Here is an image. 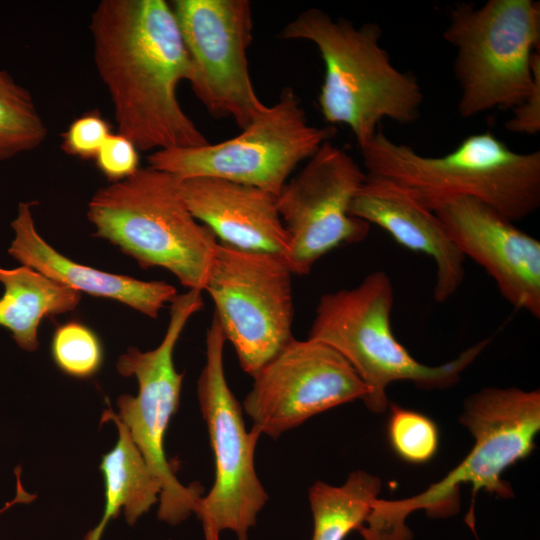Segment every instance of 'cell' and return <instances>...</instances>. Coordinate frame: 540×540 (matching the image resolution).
<instances>
[{
	"instance_id": "9c48e42d",
	"label": "cell",
	"mask_w": 540,
	"mask_h": 540,
	"mask_svg": "<svg viewBox=\"0 0 540 540\" xmlns=\"http://www.w3.org/2000/svg\"><path fill=\"white\" fill-rule=\"evenodd\" d=\"M203 306L202 292L188 290L171 302L169 323L161 343L149 351L129 347L116 363L118 373L134 376L136 396L121 395L117 400L119 420L127 427L147 465L161 484L158 518L177 525L196 513L203 488L181 484L166 458L164 439L176 413L183 384V373L174 364V350L188 320Z\"/></svg>"
},
{
	"instance_id": "7c38bea8",
	"label": "cell",
	"mask_w": 540,
	"mask_h": 540,
	"mask_svg": "<svg viewBox=\"0 0 540 540\" xmlns=\"http://www.w3.org/2000/svg\"><path fill=\"white\" fill-rule=\"evenodd\" d=\"M191 64L188 82L213 117L245 128L266 106L249 71L253 17L248 0H175L170 3Z\"/></svg>"
},
{
	"instance_id": "44dd1931",
	"label": "cell",
	"mask_w": 540,
	"mask_h": 540,
	"mask_svg": "<svg viewBox=\"0 0 540 540\" xmlns=\"http://www.w3.org/2000/svg\"><path fill=\"white\" fill-rule=\"evenodd\" d=\"M381 490V480L366 471L349 474L344 484L316 481L309 489L313 515L312 540H344L365 523Z\"/></svg>"
},
{
	"instance_id": "2e32d148",
	"label": "cell",
	"mask_w": 540,
	"mask_h": 540,
	"mask_svg": "<svg viewBox=\"0 0 540 540\" xmlns=\"http://www.w3.org/2000/svg\"><path fill=\"white\" fill-rule=\"evenodd\" d=\"M350 214L388 232L400 245L426 254L436 265L433 296L452 297L465 277L464 259L436 214L409 191L385 178H366L350 206Z\"/></svg>"
},
{
	"instance_id": "8fae6325",
	"label": "cell",
	"mask_w": 540,
	"mask_h": 540,
	"mask_svg": "<svg viewBox=\"0 0 540 540\" xmlns=\"http://www.w3.org/2000/svg\"><path fill=\"white\" fill-rule=\"evenodd\" d=\"M292 275L283 255L216 246L204 291L250 376L294 338Z\"/></svg>"
},
{
	"instance_id": "277c9868",
	"label": "cell",
	"mask_w": 540,
	"mask_h": 540,
	"mask_svg": "<svg viewBox=\"0 0 540 540\" xmlns=\"http://www.w3.org/2000/svg\"><path fill=\"white\" fill-rule=\"evenodd\" d=\"M359 148L367 175L400 185L430 210L469 197L514 223L540 206V151L516 152L490 131L440 156L420 154L380 129Z\"/></svg>"
},
{
	"instance_id": "4fadbf2b",
	"label": "cell",
	"mask_w": 540,
	"mask_h": 540,
	"mask_svg": "<svg viewBox=\"0 0 540 540\" xmlns=\"http://www.w3.org/2000/svg\"><path fill=\"white\" fill-rule=\"evenodd\" d=\"M365 178L357 161L329 140L282 187L277 207L288 236L285 258L293 274L306 275L333 249L367 237L370 224L350 214Z\"/></svg>"
},
{
	"instance_id": "83f0119b",
	"label": "cell",
	"mask_w": 540,
	"mask_h": 540,
	"mask_svg": "<svg viewBox=\"0 0 540 540\" xmlns=\"http://www.w3.org/2000/svg\"><path fill=\"white\" fill-rule=\"evenodd\" d=\"M17 473H18L17 494H16L15 498L12 501L7 502L5 504V506L0 509V514H2L4 511H6L8 508L12 507L16 503L30 502L35 498V495L29 494L23 489V487L21 485V482H20V478H19V471H17Z\"/></svg>"
},
{
	"instance_id": "5b68a950",
	"label": "cell",
	"mask_w": 540,
	"mask_h": 540,
	"mask_svg": "<svg viewBox=\"0 0 540 540\" xmlns=\"http://www.w3.org/2000/svg\"><path fill=\"white\" fill-rule=\"evenodd\" d=\"M87 217L93 236L117 246L142 269L163 268L188 290L204 291L218 241L191 214L174 175L140 167L98 189Z\"/></svg>"
},
{
	"instance_id": "603a6c76",
	"label": "cell",
	"mask_w": 540,
	"mask_h": 540,
	"mask_svg": "<svg viewBox=\"0 0 540 540\" xmlns=\"http://www.w3.org/2000/svg\"><path fill=\"white\" fill-rule=\"evenodd\" d=\"M51 355L63 373L85 379L100 370L104 350L99 337L90 327L72 320L55 329L51 341Z\"/></svg>"
},
{
	"instance_id": "7a4b0ae2",
	"label": "cell",
	"mask_w": 540,
	"mask_h": 540,
	"mask_svg": "<svg viewBox=\"0 0 540 540\" xmlns=\"http://www.w3.org/2000/svg\"><path fill=\"white\" fill-rule=\"evenodd\" d=\"M378 23L356 26L317 8L302 11L281 31L285 40H305L318 49L324 78L318 104L325 121L347 126L359 147L385 119L411 124L424 96L416 77L393 65L381 46Z\"/></svg>"
},
{
	"instance_id": "30bf717a",
	"label": "cell",
	"mask_w": 540,
	"mask_h": 540,
	"mask_svg": "<svg viewBox=\"0 0 540 540\" xmlns=\"http://www.w3.org/2000/svg\"><path fill=\"white\" fill-rule=\"evenodd\" d=\"M225 343L213 315L206 332V360L197 381V395L214 455L215 477L196 514L205 534L231 530L238 540H248V532L268 500L255 469V449L261 434L245 428L242 406L225 375Z\"/></svg>"
},
{
	"instance_id": "4316f807",
	"label": "cell",
	"mask_w": 540,
	"mask_h": 540,
	"mask_svg": "<svg viewBox=\"0 0 540 540\" xmlns=\"http://www.w3.org/2000/svg\"><path fill=\"white\" fill-rule=\"evenodd\" d=\"M505 123L511 133L534 135L540 131V60L535 66L533 87L529 95L515 108Z\"/></svg>"
},
{
	"instance_id": "ba28073f",
	"label": "cell",
	"mask_w": 540,
	"mask_h": 540,
	"mask_svg": "<svg viewBox=\"0 0 540 540\" xmlns=\"http://www.w3.org/2000/svg\"><path fill=\"white\" fill-rule=\"evenodd\" d=\"M336 130L308 123L295 91L285 87L237 136L199 147L151 153L148 166L179 180L212 177L278 195L291 173L329 141Z\"/></svg>"
},
{
	"instance_id": "6da1fadb",
	"label": "cell",
	"mask_w": 540,
	"mask_h": 540,
	"mask_svg": "<svg viewBox=\"0 0 540 540\" xmlns=\"http://www.w3.org/2000/svg\"><path fill=\"white\" fill-rule=\"evenodd\" d=\"M89 29L118 133L140 151L209 143L177 97L180 82L190 78L191 64L170 3L102 0Z\"/></svg>"
},
{
	"instance_id": "9a60e30c",
	"label": "cell",
	"mask_w": 540,
	"mask_h": 540,
	"mask_svg": "<svg viewBox=\"0 0 540 540\" xmlns=\"http://www.w3.org/2000/svg\"><path fill=\"white\" fill-rule=\"evenodd\" d=\"M432 211L460 252L485 269L511 305L540 317L539 240L474 198H453Z\"/></svg>"
},
{
	"instance_id": "ac0fdd59",
	"label": "cell",
	"mask_w": 540,
	"mask_h": 540,
	"mask_svg": "<svg viewBox=\"0 0 540 540\" xmlns=\"http://www.w3.org/2000/svg\"><path fill=\"white\" fill-rule=\"evenodd\" d=\"M34 204L20 202L11 222L14 238L8 253L21 265L79 293L118 301L150 318H157L164 304L178 295L166 282L113 274L67 258L38 233L31 210Z\"/></svg>"
},
{
	"instance_id": "8992f818",
	"label": "cell",
	"mask_w": 540,
	"mask_h": 540,
	"mask_svg": "<svg viewBox=\"0 0 540 540\" xmlns=\"http://www.w3.org/2000/svg\"><path fill=\"white\" fill-rule=\"evenodd\" d=\"M394 290L383 271L367 275L357 286L324 293L316 306L308 338L340 353L368 388L362 399L374 413L389 406L388 386L410 381L424 390L446 389L488 345L482 340L455 359L428 366L418 362L395 337L391 325Z\"/></svg>"
},
{
	"instance_id": "e0dca14e",
	"label": "cell",
	"mask_w": 540,
	"mask_h": 540,
	"mask_svg": "<svg viewBox=\"0 0 540 540\" xmlns=\"http://www.w3.org/2000/svg\"><path fill=\"white\" fill-rule=\"evenodd\" d=\"M191 214L220 243L246 251L286 256L288 236L276 195L260 188L212 177L179 180Z\"/></svg>"
},
{
	"instance_id": "5bb4252c",
	"label": "cell",
	"mask_w": 540,
	"mask_h": 540,
	"mask_svg": "<svg viewBox=\"0 0 540 540\" xmlns=\"http://www.w3.org/2000/svg\"><path fill=\"white\" fill-rule=\"evenodd\" d=\"M243 401L252 428L273 439L307 419L363 399L368 388L348 361L317 340L293 338L252 376Z\"/></svg>"
},
{
	"instance_id": "ffe728a7",
	"label": "cell",
	"mask_w": 540,
	"mask_h": 540,
	"mask_svg": "<svg viewBox=\"0 0 540 540\" xmlns=\"http://www.w3.org/2000/svg\"><path fill=\"white\" fill-rule=\"evenodd\" d=\"M0 326L6 328L22 350L38 349V329L43 318L74 310L81 293L65 287L36 270L21 265L0 267Z\"/></svg>"
},
{
	"instance_id": "d6986e66",
	"label": "cell",
	"mask_w": 540,
	"mask_h": 540,
	"mask_svg": "<svg viewBox=\"0 0 540 540\" xmlns=\"http://www.w3.org/2000/svg\"><path fill=\"white\" fill-rule=\"evenodd\" d=\"M111 421L118 429L115 446L102 456L100 470L105 486V506L99 524L85 540H100L110 521L123 509L126 521L133 525L159 501L161 484L147 465L127 427L109 407L104 410L101 423Z\"/></svg>"
},
{
	"instance_id": "52a82bcc",
	"label": "cell",
	"mask_w": 540,
	"mask_h": 540,
	"mask_svg": "<svg viewBox=\"0 0 540 540\" xmlns=\"http://www.w3.org/2000/svg\"><path fill=\"white\" fill-rule=\"evenodd\" d=\"M443 38L456 50L461 117L512 110L529 95L540 60L539 1L458 4L450 11Z\"/></svg>"
},
{
	"instance_id": "7402d4cb",
	"label": "cell",
	"mask_w": 540,
	"mask_h": 540,
	"mask_svg": "<svg viewBox=\"0 0 540 540\" xmlns=\"http://www.w3.org/2000/svg\"><path fill=\"white\" fill-rule=\"evenodd\" d=\"M46 136L30 92L0 68V161L38 148Z\"/></svg>"
},
{
	"instance_id": "d4e9b609",
	"label": "cell",
	"mask_w": 540,
	"mask_h": 540,
	"mask_svg": "<svg viewBox=\"0 0 540 540\" xmlns=\"http://www.w3.org/2000/svg\"><path fill=\"white\" fill-rule=\"evenodd\" d=\"M112 133L107 120L93 110L75 118L61 134V149L82 160L95 158L104 141Z\"/></svg>"
},
{
	"instance_id": "3957f363",
	"label": "cell",
	"mask_w": 540,
	"mask_h": 540,
	"mask_svg": "<svg viewBox=\"0 0 540 540\" xmlns=\"http://www.w3.org/2000/svg\"><path fill=\"white\" fill-rule=\"evenodd\" d=\"M460 422L474 438L467 456L420 494L401 500L377 498L358 530L364 540H412L406 518L418 510L431 518L456 514L462 485L472 487L473 502L481 490L502 498L513 496L502 473L535 448L540 431L539 390L484 388L465 400Z\"/></svg>"
},
{
	"instance_id": "cb8c5ba5",
	"label": "cell",
	"mask_w": 540,
	"mask_h": 540,
	"mask_svg": "<svg viewBox=\"0 0 540 540\" xmlns=\"http://www.w3.org/2000/svg\"><path fill=\"white\" fill-rule=\"evenodd\" d=\"M388 436L394 451L405 461L422 464L430 461L439 445L436 424L426 415L390 404Z\"/></svg>"
},
{
	"instance_id": "484cf974",
	"label": "cell",
	"mask_w": 540,
	"mask_h": 540,
	"mask_svg": "<svg viewBox=\"0 0 540 540\" xmlns=\"http://www.w3.org/2000/svg\"><path fill=\"white\" fill-rule=\"evenodd\" d=\"M94 161L110 183L124 180L140 168L139 150L131 140L118 132H112L107 137Z\"/></svg>"
}]
</instances>
